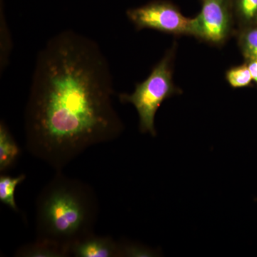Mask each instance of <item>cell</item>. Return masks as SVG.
Here are the masks:
<instances>
[{
    "label": "cell",
    "instance_id": "6da1fadb",
    "mask_svg": "<svg viewBox=\"0 0 257 257\" xmlns=\"http://www.w3.org/2000/svg\"><path fill=\"white\" fill-rule=\"evenodd\" d=\"M112 75L92 39L64 30L37 55L25 111V147L62 171L86 150L124 130L112 103Z\"/></svg>",
    "mask_w": 257,
    "mask_h": 257
},
{
    "label": "cell",
    "instance_id": "7a4b0ae2",
    "mask_svg": "<svg viewBox=\"0 0 257 257\" xmlns=\"http://www.w3.org/2000/svg\"><path fill=\"white\" fill-rule=\"evenodd\" d=\"M99 203L89 184L56 171L36 203L37 239L57 243L68 251L72 245L94 234Z\"/></svg>",
    "mask_w": 257,
    "mask_h": 257
},
{
    "label": "cell",
    "instance_id": "3957f363",
    "mask_svg": "<svg viewBox=\"0 0 257 257\" xmlns=\"http://www.w3.org/2000/svg\"><path fill=\"white\" fill-rule=\"evenodd\" d=\"M174 55L175 48L172 47L154 67L148 77L143 82L137 84L134 92L130 94L122 93L119 95L121 103H130L136 108L142 133L156 136L155 115L161 104L166 99L182 93L174 83Z\"/></svg>",
    "mask_w": 257,
    "mask_h": 257
},
{
    "label": "cell",
    "instance_id": "277c9868",
    "mask_svg": "<svg viewBox=\"0 0 257 257\" xmlns=\"http://www.w3.org/2000/svg\"><path fill=\"white\" fill-rule=\"evenodd\" d=\"M126 16L137 30L145 29L175 35H191L192 18H186L178 7L167 0H154L128 9Z\"/></svg>",
    "mask_w": 257,
    "mask_h": 257
},
{
    "label": "cell",
    "instance_id": "5b68a950",
    "mask_svg": "<svg viewBox=\"0 0 257 257\" xmlns=\"http://www.w3.org/2000/svg\"><path fill=\"white\" fill-rule=\"evenodd\" d=\"M234 18L230 0H202V8L192 18L191 35L220 45L231 35Z\"/></svg>",
    "mask_w": 257,
    "mask_h": 257
},
{
    "label": "cell",
    "instance_id": "8992f818",
    "mask_svg": "<svg viewBox=\"0 0 257 257\" xmlns=\"http://www.w3.org/2000/svg\"><path fill=\"white\" fill-rule=\"evenodd\" d=\"M69 256L75 257L119 256V243L111 236L92 234L72 245Z\"/></svg>",
    "mask_w": 257,
    "mask_h": 257
},
{
    "label": "cell",
    "instance_id": "52a82bcc",
    "mask_svg": "<svg viewBox=\"0 0 257 257\" xmlns=\"http://www.w3.org/2000/svg\"><path fill=\"white\" fill-rule=\"evenodd\" d=\"M20 149L4 121L0 123V172L10 170L20 155Z\"/></svg>",
    "mask_w": 257,
    "mask_h": 257
},
{
    "label": "cell",
    "instance_id": "ba28073f",
    "mask_svg": "<svg viewBox=\"0 0 257 257\" xmlns=\"http://www.w3.org/2000/svg\"><path fill=\"white\" fill-rule=\"evenodd\" d=\"M15 256L18 257H65L68 251L57 243L47 240L37 239L34 242L23 245L17 250Z\"/></svg>",
    "mask_w": 257,
    "mask_h": 257
},
{
    "label": "cell",
    "instance_id": "9c48e42d",
    "mask_svg": "<svg viewBox=\"0 0 257 257\" xmlns=\"http://www.w3.org/2000/svg\"><path fill=\"white\" fill-rule=\"evenodd\" d=\"M240 30L257 25V0H230Z\"/></svg>",
    "mask_w": 257,
    "mask_h": 257
},
{
    "label": "cell",
    "instance_id": "30bf717a",
    "mask_svg": "<svg viewBox=\"0 0 257 257\" xmlns=\"http://www.w3.org/2000/svg\"><path fill=\"white\" fill-rule=\"evenodd\" d=\"M25 179L26 176L24 174L15 177L0 176V202L17 212L19 209L15 201V191L19 184L23 182Z\"/></svg>",
    "mask_w": 257,
    "mask_h": 257
},
{
    "label": "cell",
    "instance_id": "8fae6325",
    "mask_svg": "<svg viewBox=\"0 0 257 257\" xmlns=\"http://www.w3.org/2000/svg\"><path fill=\"white\" fill-rule=\"evenodd\" d=\"M240 30L238 42L245 60L257 59V25Z\"/></svg>",
    "mask_w": 257,
    "mask_h": 257
},
{
    "label": "cell",
    "instance_id": "7c38bea8",
    "mask_svg": "<svg viewBox=\"0 0 257 257\" xmlns=\"http://www.w3.org/2000/svg\"><path fill=\"white\" fill-rule=\"evenodd\" d=\"M225 77L228 84L234 89L248 87L253 81L246 62L228 69Z\"/></svg>",
    "mask_w": 257,
    "mask_h": 257
},
{
    "label": "cell",
    "instance_id": "4fadbf2b",
    "mask_svg": "<svg viewBox=\"0 0 257 257\" xmlns=\"http://www.w3.org/2000/svg\"><path fill=\"white\" fill-rule=\"evenodd\" d=\"M253 82L257 84V59L246 61Z\"/></svg>",
    "mask_w": 257,
    "mask_h": 257
}]
</instances>
